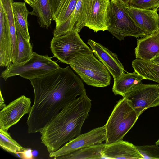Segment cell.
<instances>
[{"label": "cell", "mask_w": 159, "mask_h": 159, "mask_svg": "<svg viewBox=\"0 0 159 159\" xmlns=\"http://www.w3.org/2000/svg\"><path fill=\"white\" fill-rule=\"evenodd\" d=\"M30 80L34 101L27 121L29 134L39 132L66 105L86 93L81 80L69 66Z\"/></svg>", "instance_id": "obj_1"}, {"label": "cell", "mask_w": 159, "mask_h": 159, "mask_svg": "<svg viewBox=\"0 0 159 159\" xmlns=\"http://www.w3.org/2000/svg\"><path fill=\"white\" fill-rule=\"evenodd\" d=\"M91 107L86 93L66 105L41 130V143L50 153L80 134Z\"/></svg>", "instance_id": "obj_2"}, {"label": "cell", "mask_w": 159, "mask_h": 159, "mask_svg": "<svg viewBox=\"0 0 159 159\" xmlns=\"http://www.w3.org/2000/svg\"><path fill=\"white\" fill-rule=\"evenodd\" d=\"M139 117L128 100L123 98L119 100L104 125L106 132L105 143L111 144L122 140Z\"/></svg>", "instance_id": "obj_3"}, {"label": "cell", "mask_w": 159, "mask_h": 159, "mask_svg": "<svg viewBox=\"0 0 159 159\" xmlns=\"http://www.w3.org/2000/svg\"><path fill=\"white\" fill-rule=\"evenodd\" d=\"M69 65L88 85L104 87L110 84V73L105 65L96 58L92 52L81 55Z\"/></svg>", "instance_id": "obj_4"}, {"label": "cell", "mask_w": 159, "mask_h": 159, "mask_svg": "<svg viewBox=\"0 0 159 159\" xmlns=\"http://www.w3.org/2000/svg\"><path fill=\"white\" fill-rule=\"evenodd\" d=\"M107 17V30L120 41L127 36L143 38L147 36L130 16L126 6L118 0L110 1Z\"/></svg>", "instance_id": "obj_5"}, {"label": "cell", "mask_w": 159, "mask_h": 159, "mask_svg": "<svg viewBox=\"0 0 159 159\" xmlns=\"http://www.w3.org/2000/svg\"><path fill=\"white\" fill-rule=\"evenodd\" d=\"M60 67L47 55H40L34 52L27 61L12 63L1 73V77L5 81L9 78L16 75L30 80L43 76Z\"/></svg>", "instance_id": "obj_6"}, {"label": "cell", "mask_w": 159, "mask_h": 159, "mask_svg": "<svg viewBox=\"0 0 159 159\" xmlns=\"http://www.w3.org/2000/svg\"><path fill=\"white\" fill-rule=\"evenodd\" d=\"M50 43L53 57L69 65L78 56L92 52L91 48L82 40L75 29L61 36L53 37Z\"/></svg>", "instance_id": "obj_7"}, {"label": "cell", "mask_w": 159, "mask_h": 159, "mask_svg": "<svg viewBox=\"0 0 159 159\" xmlns=\"http://www.w3.org/2000/svg\"><path fill=\"white\" fill-rule=\"evenodd\" d=\"M128 100L138 116L146 110L159 106V84H137L123 96Z\"/></svg>", "instance_id": "obj_8"}, {"label": "cell", "mask_w": 159, "mask_h": 159, "mask_svg": "<svg viewBox=\"0 0 159 159\" xmlns=\"http://www.w3.org/2000/svg\"><path fill=\"white\" fill-rule=\"evenodd\" d=\"M110 2V0H86L82 18L83 25L95 32L107 30Z\"/></svg>", "instance_id": "obj_9"}, {"label": "cell", "mask_w": 159, "mask_h": 159, "mask_svg": "<svg viewBox=\"0 0 159 159\" xmlns=\"http://www.w3.org/2000/svg\"><path fill=\"white\" fill-rule=\"evenodd\" d=\"M106 134L104 125L95 128L86 133L80 134L57 150L50 153L49 157L56 158L82 148L102 143L106 140Z\"/></svg>", "instance_id": "obj_10"}, {"label": "cell", "mask_w": 159, "mask_h": 159, "mask_svg": "<svg viewBox=\"0 0 159 159\" xmlns=\"http://www.w3.org/2000/svg\"><path fill=\"white\" fill-rule=\"evenodd\" d=\"M31 103L30 98L22 95L6 105L0 111V129L8 132L24 115L29 113Z\"/></svg>", "instance_id": "obj_11"}, {"label": "cell", "mask_w": 159, "mask_h": 159, "mask_svg": "<svg viewBox=\"0 0 159 159\" xmlns=\"http://www.w3.org/2000/svg\"><path fill=\"white\" fill-rule=\"evenodd\" d=\"M158 8L144 9L130 6L126 7L130 16L147 36L155 33L159 27Z\"/></svg>", "instance_id": "obj_12"}, {"label": "cell", "mask_w": 159, "mask_h": 159, "mask_svg": "<svg viewBox=\"0 0 159 159\" xmlns=\"http://www.w3.org/2000/svg\"><path fill=\"white\" fill-rule=\"evenodd\" d=\"M87 43L90 46L93 53L106 67L115 81L125 70L116 54L92 40L89 39Z\"/></svg>", "instance_id": "obj_13"}, {"label": "cell", "mask_w": 159, "mask_h": 159, "mask_svg": "<svg viewBox=\"0 0 159 159\" xmlns=\"http://www.w3.org/2000/svg\"><path fill=\"white\" fill-rule=\"evenodd\" d=\"M103 158L142 159L143 156L136 146L122 139L109 144L105 143Z\"/></svg>", "instance_id": "obj_14"}, {"label": "cell", "mask_w": 159, "mask_h": 159, "mask_svg": "<svg viewBox=\"0 0 159 159\" xmlns=\"http://www.w3.org/2000/svg\"><path fill=\"white\" fill-rule=\"evenodd\" d=\"M12 47L8 20L0 4V66L7 67L12 63Z\"/></svg>", "instance_id": "obj_15"}, {"label": "cell", "mask_w": 159, "mask_h": 159, "mask_svg": "<svg viewBox=\"0 0 159 159\" xmlns=\"http://www.w3.org/2000/svg\"><path fill=\"white\" fill-rule=\"evenodd\" d=\"M136 58L150 61L159 53V27L154 34L137 40Z\"/></svg>", "instance_id": "obj_16"}, {"label": "cell", "mask_w": 159, "mask_h": 159, "mask_svg": "<svg viewBox=\"0 0 159 159\" xmlns=\"http://www.w3.org/2000/svg\"><path fill=\"white\" fill-rule=\"evenodd\" d=\"M86 1L77 0L75 9L69 19L64 24L54 29V37L61 36L74 29L79 33L82 29L81 20Z\"/></svg>", "instance_id": "obj_17"}, {"label": "cell", "mask_w": 159, "mask_h": 159, "mask_svg": "<svg viewBox=\"0 0 159 159\" xmlns=\"http://www.w3.org/2000/svg\"><path fill=\"white\" fill-rule=\"evenodd\" d=\"M143 79V77L135 71L133 73H124L114 81L112 91L115 95L123 96L129 90L141 83Z\"/></svg>", "instance_id": "obj_18"}, {"label": "cell", "mask_w": 159, "mask_h": 159, "mask_svg": "<svg viewBox=\"0 0 159 159\" xmlns=\"http://www.w3.org/2000/svg\"><path fill=\"white\" fill-rule=\"evenodd\" d=\"M12 9L16 29L26 39L30 40L28 21V17L30 12L26 7V2H13Z\"/></svg>", "instance_id": "obj_19"}, {"label": "cell", "mask_w": 159, "mask_h": 159, "mask_svg": "<svg viewBox=\"0 0 159 159\" xmlns=\"http://www.w3.org/2000/svg\"><path fill=\"white\" fill-rule=\"evenodd\" d=\"M30 6L33 10L30 14L37 17L40 27L46 29L49 28L53 16L49 0H35Z\"/></svg>", "instance_id": "obj_20"}, {"label": "cell", "mask_w": 159, "mask_h": 159, "mask_svg": "<svg viewBox=\"0 0 159 159\" xmlns=\"http://www.w3.org/2000/svg\"><path fill=\"white\" fill-rule=\"evenodd\" d=\"M132 64L135 71L144 79L150 80L159 84V64L139 58L134 60Z\"/></svg>", "instance_id": "obj_21"}, {"label": "cell", "mask_w": 159, "mask_h": 159, "mask_svg": "<svg viewBox=\"0 0 159 159\" xmlns=\"http://www.w3.org/2000/svg\"><path fill=\"white\" fill-rule=\"evenodd\" d=\"M105 143L95 144L56 158L63 159H102Z\"/></svg>", "instance_id": "obj_22"}, {"label": "cell", "mask_w": 159, "mask_h": 159, "mask_svg": "<svg viewBox=\"0 0 159 159\" xmlns=\"http://www.w3.org/2000/svg\"><path fill=\"white\" fill-rule=\"evenodd\" d=\"M78 0H61L53 16L55 28L64 24L73 13Z\"/></svg>", "instance_id": "obj_23"}, {"label": "cell", "mask_w": 159, "mask_h": 159, "mask_svg": "<svg viewBox=\"0 0 159 159\" xmlns=\"http://www.w3.org/2000/svg\"><path fill=\"white\" fill-rule=\"evenodd\" d=\"M18 39V54L16 63H20L30 58L34 52L30 40L26 39L20 32L16 29Z\"/></svg>", "instance_id": "obj_24"}, {"label": "cell", "mask_w": 159, "mask_h": 159, "mask_svg": "<svg viewBox=\"0 0 159 159\" xmlns=\"http://www.w3.org/2000/svg\"><path fill=\"white\" fill-rule=\"evenodd\" d=\"M0 146L6 151L16 154L20 153L27 149L14 140L8 132L0 129Z\"/></svg>", "instance_id": "obj_25"}, {"label": "cell", "mask_w": 159, "mask_h": 159, "mask_svg": "<svg viewBox=\"0 0 159 159\" xmlns=\"http://www.w3.org/2000/svg\"><path fill=\"white\" fill-rule=\"evenodd\" d=\"M136 146L144 159H159V145L155 144Z\"/></svg>", "instance_id": "obj_26"}, {"label": "cell", "mask_w": 159, "mask_h": 159, "mask_svg": "<svg viewBox=\"0 0 159 159\" xmlns=\"http://www.w3.org/2000/svg\"><path fill=\"white\" fill-rule=\"evenodd\" d=\"M130 6L144 9H153L159 8V0H131Z\"/></svg>", "instance_id": "obj_27"}, {"label": "cell", "mask_w": 159, "mask_h": 159, "mask_svg": "<svg viewBox=\"0 0 159 159\" xmlns=\"http://www.w3.org/2000/svg\"><path fill=\"white\" fill-rule=\"evenodd\" d=\"M52 16L56 11L61 0H48Z\"/></svg>", "instance_id": "obj_28"}, {"label": "cell", "mask_w": 159, "mask_h": 159, "mask_svg": "<svg viewBox=\"0 0 159 159\" xmlns=\"http://www.w3.org/2000/svg\"><path fill=\"white\" fill-rule=\"evenodd\" d=\"M20 153L21 154V158L24 159H32L33 158L32 151L30 149L27 148Z\"/></svg>", "instance_id": "obj_29"}, {"label": "cell", "mask_w": 159, "mask_h": 159, "mask_svg": "<svg viewBox=\"0 0 159 159\" xmlns=\"http://www.w3.org/2000/svg\"><path fill=\"white\" fill-rule=\"evenodd\" d=\"M6 106L4 102V101L2 95V94L1 91L0 90V109L1 110L3 108Z\"/></svg>", "instance_id": "obj_30"}, {"label": "cell", "mask_w": 159, "mask_h": 159, "mask_svg": "<svg viewBox=\"0 0 159 159\" xmlns=\"http://www.w3.org/2000/svg\"><path fill=\"white\" fill-rule=\"evenodd\" d=\"M150 61L152 62L159 65V53L156 55Z\"/></svg>", "instance_id": "obj_31"}, {"label": "cell", "mask_w": 159, "mask_h": 159, "mask_svg": "<svg viewBox=\"0 0 159 159\" xmlns=\"http://www.w3.org/2000/svg\"><path fill=\"white\" fill-rule=\"evenodd\" d=\"M121 3L127 7H129V2L131 0H118Z\"/></svg>", "instance_id": "obj_32"}, {"label": "cell", "mask_w": 159, "mask_h": 159, "mask_svg": "<svg viewBox=\"0 0 159 159\" xmlns=\"http://www.w3.org/2000/svg\"><path fill=\"white\" fill-rule=\"evenodd\" d=\"M25 2L27 3L30 6L33 4L35 0H24Z\"/></svg>", "instance_id": "obj_33"}, {"label": "cell", "mask_w": 159, "mask_h": 159, "mask_svg": "<svg viewBox=\"0 0 159 159\" xmlns=\"http://www.w3.org/2000/svg\"><path fill=\"white\" fill-rule=\"evenodd\" d=\"M155 144L159 145V138L158 140L156 142Z\"/></svg>", "instance_id": "obj_34"}, {"label": "cell", "mask_w": 159, "mask_h": 159, "mask_svg": "<svg viewBox=\"0 0 159 159\" xmlns=\"http://www.w3.org/2000/svg\"><path fill=\"white\" fill-rule=\"evenodd\" d=\"M115 0H110V1H114Z\"/></svg>", "instance_id": "obj_35"}]
</instances>
